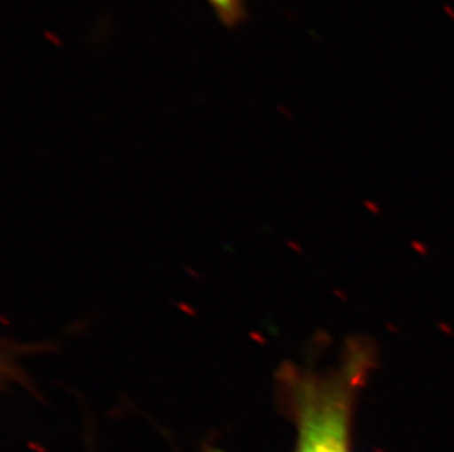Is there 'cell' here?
Instances as JSON below:
<instances>
[]
</instances>
